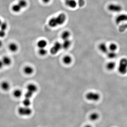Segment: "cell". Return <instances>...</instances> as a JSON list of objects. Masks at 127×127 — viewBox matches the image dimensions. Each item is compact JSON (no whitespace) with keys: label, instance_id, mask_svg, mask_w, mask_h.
<instances>
[{"label":"cell","instance_id":"6da1fadb","mask_svg":"<svg viewBox=\"0 0 127 127\" xmlns=\"http://www.w3.org/2000/svg\"><path fill=\"white\" fill-rule=\"evenodd\" d=\"M67 17L64 13H61L57 16L53 17L48 21V25L52 28H55L63 24L67 20Z\"/></svg>","mask_w":127,"mask_h":127},{"label":"cell","instance_id":"7a4b0ae2","mask_svg":"<svg viewBox=\"0 0 127 127\" xmlns=\"http://www.w3.org/2000/svg\"><path fill=\"white\" fill-rule=\"evenodd\" d=\"M118 70L119 74L125 75L127 73V59L123 58L121 59L119 63Z\"/></svg>","mask_w":127,"mask_h":127},{"label":"cell","instance_id":"3957f363","mask_svg":"<svg viewBox=\"0 0 127 127\" xmlns=\"http://www.w3.org/2000/svg\"><path fill=\"white\" fill-rule=\"evenodd\" d=\"M107 8L110 12L113 13H120L123 10V7L121 5L117 4H110Z\"/></svg>","mask_w":127,"mask_h":127},{"label":"cell","instance_id":"277c9868","mask_svg":"<svg viewBox=\"0 0 127 127\" xmlns=\"http://www.w3.org/2000/svg\"><path fill=\"white\" fill-rule=\"evenodd\" d=\"M18 112L20 115L22 116H29L32 113V110L30 107H20L18 110Z\"/></svg>","mask_w":127,"mask_h":127},{"label":"cell","instance_id":"5b68a950","mask_svg":"<svg viewBox=\"0 0 127 127\" xmlns=\"http://www.w3.org/2000/svg\"><path fill=\"white\" fill-rule=\"evenodd\" d=\"M85 97L88 100L91 101H97L100 100V95L98 93L94 92H90L87 93Z\"/></svg>","mask_w":127,"mask_h":127},{"label":"cell","instance_id":"8992f818","mask_svg":"<svg viewBox=\"0 0 127 127\" xmlns=\"http://www.w3.org/2000/svg\"><path fill=\"white\" fill-rule=\"evenodd\" d=\"M61 48H62L61 43L59 42H56L51 48L50 52L51 54L55 55L60 51Z\"/></svg>","mask_w":127,"mask_h":127},{"label":"cell","instance_id":"52a82bcc","mask_svg":"<svg viewBox=\"0 0 127 127\" xmlns=\"http://www.w3.org/2000/svg\"><path fill=\"white\" fill-rule=\"evenodd\" d=\"M127 21V14H120L116 17L115 22L117 24H119L123 22Z\"/></svg>","mask_w":127,"mask_h":127},{"label":"cell","instance_id":"ba28073f","mask_svg":"<svg viewBox=\"0 0 127 127\" xmlns=\"http://www.w3.org/2000/svg\"><path fill=\"white\" fill-rule=\"evenodd\" d=\"M65 4L68 7L74 8L77 7V3L76 0H65Z\"/></svg>","mask_w":127,"mask_h":127},{"label":"cell","instance_id":"9c48e42d","mask_svg":"<svg viewBox=\"0 0 127 127\" xmlns=\"http://www.w3.org/2000/svg\"><path fill=\"white\" fill-rule=\"evenodd\" d=\"M27 88V91L34 94L37 91L38 89L37 86L36 85L32 83L28 84Z\"/></svg>","mask_w":127,"mask_h":127},{"label":"cell","instance_id":"30bf717a","mask_svg":"<svg viewBox=\"0 0 127 127\" xmlns=\"http://www.w3.org/2000/svg\"><path fill=\"white\" fill-rule=\"evenodd\" d=\"M98 48L101 52L104 53H107L109 51L108 47L105 43H101L98 46Z\"/></svg>","mask_w":127,"mask_h":127},{"label":"cell","instance_id":"8fae6325","mask_svg":"<svg viewBox=\"0 0 127 127\" xmlns=\"http://www.w3.org/2000/svg\"><path fill=\"white\" fill-rule=\"evenodd\" d=\"M1 89L5 91L9 90L10 88L11 85L10 83L7 81L3 82L1 84Z\"/></svg>","mask_w":127,"mask_h":127},{"label":"cell","instance_id":"7c38bea8","mask_svg":"<svg viewBox=\"0 0 127 127\" xmlns=\"http://www.w3.org/2000/svg\"><path fill=\"white\" fill-rule=\"evenodd\" d=\"M71 44L72 42L69 39L63 40V42L61 44L62 48L64 50H67L71 46Z\"/></svg>","mask_w":127,"mask_h":127},{"label":"cell","instance_id":"4fadbf2b","mask_svg":"<svg viewBox=\"0 0 127 127\" xmlns=\"http://www.w3.org/2000/svg\"><path fill=\"white\" fill-rule=\"evenodd\" d=\"M71 33L68 30L64 31L61 35V37L63 40L69 39L70 37Z\"/></svg>","mask_w":127,"mask_h":127},{"label":"cell","instance_id":"5bb4252c","mask_svg":"<svg viewBox=\"0 0 127 127\" xmlns=\"http://www.w3.org/2000/svg\"><path fill=\"white\" fill-rule=\"evenodd\" d=\"M4 66H9L12 63V60L11 58L7 56H5L2 59Z\"/></svg>","mask_w":127,"mask_h":127},{"label":"cell","instance_id":"9a60e30c","mask_svg":"<svg viewBox=\"0 0 127 127\" xmlns=\"http://www.w3.org/2000/svg\"><path fill=\"white\" fill-rule=\"evenodd\" d=\"M24 72L25 74L27 75H31L34 72V69L32 67L30 66L25 67L23 69Z\"/></svg>","mask_w":127,"mask_h":127},{"label":"cell","instance_id":"2e32d148","mask_svg":"<svg viewBox=\"0 0 127 127\" xmlns=\"http://www.w3.org/2000/svg\"><path fill=\"white\" fill-rule=\"evenodd\" d=\"M116 63L114 61H110L107 64L106 68L109 71H112L116 67Z\"/></svg>","mask_w":127,"mask_h":127},{"label":"cell","instance_id":"e0dca14e","mask_svg":"<svg viewBox=\"0 0 127 127\" xmlns=\"http://www.w3.org/2000/svg\"><path fill=\"white\" fill-rule=\"evenodd\" d=\"M47 45V42L46 40H40L37 43V46L39 48H45Z\"/></svg>","mask_w":127,"mask_h":127},{"label":"cell","instance_id":"ac0fdd59","mask_svg":"<svg viewBox=\"0 0 127 127\" xmlns=\"http://www.w3.org/2000/svg\"><path fill=\"white\" fill-rule=\"evenodd\" d=\"M8 48L11 51L15 52L17 51L18 47V46L16 44L14 43H12L9 45Z\"/></svg>","mask_w":127,"mask_h":127},{"label":"cell","instance_id":"d6986e66","mask_svg":"<svg viewBox=\"0 0 127 127\" xmlns=\"http://www.w3.org/2000/svg\"><path fill=\"white\" fill-rule=\"evenodd\" d=\"M72 59L71 57L69 55L65 56L63 59L64 63L65 65H69L72 63Z\"/></svg>","mask_w":127,"mask_h":127},{"label":"cell","instance_id":"ffe728a7","mask_svg":"<svg viewBox=\"0 0 127 127\" xmlns=\"http://www.w3.org/2000/svg\"><path fill=\"white\" fill-rule=\"evenodd\" d=\"M106 54L107 57L110 59H114L117 57V54L116 53V52L109 51Z\"/></svg>","mask_w":127,"mask_h":127},{"label":"cell","instance_id":"44dd1931","mask_svg":"<svg viewBox=\"0 0 127 127\" xmlns=\"http://www.w3.org/2000/svg\"><path fill=\"white\" fill-rule=\"evenodd\" d=\"M99 118V115L97 113H93L89 116V119L91 121H95L97 120Z\"/></svg>","mask_w":127,"mask_h":127},{"label":"cell","instance_id":"7402d4cb","mask_svg":"<svg viewBox=\"0 0 127 127\" xmlns=\"http://www.w3.org/2000/svg\"><path fill=\"white\" fill-rule=\"evenodd\" d=\"M22 94H23V93H22V91L19 89L15 90L13 92L14 97L17 98L21 97Z\"/></svg>","mask_w":127,"mask_h":127},{"label":"cell","instance_id":"603a6c76","mask_svg":"<svg viewBox=\"0 0 127 127\" xmlns=\"http://www.w3.org/2000/svg\"><path fill=\"white\" fill-rule=\"evenodd\" d=\"M108 48L109 51L116 52L118 48V46L116 44L114 43H111L108 47Z\"/></svg>","mask_w":127,"mask_h":127},{"label":"cell","instance_id":"cb8c5ba5","mask_svg":"<svg viewBox=\"0 0 127 127\" xmlns=\"http://www.w3.org/2000/svg\"><path fill=\"white\" fill-rule=\"evenodd\" d=\"M22 9L18 4H16L13 5L12 9L14 12L15 13H19Z\"/></svg>","mask_w":127,"mask_h":127},{"label":"cell","instance_id":"d4e9b609","mask_svg":"<svg viewBox=\"0 0 127 127\" xmlns=\"http://www.w3.org/2000/svg\"><path fill=\"white\" fill-rule=\"evenodd\" d=\"M18 4L22 8H24L27 5V3L25 0H20L18 1Z\"/></svg>","mask_w":127,"mask_h":127},{"label":"cell","instance_id":"484cf974","mask_svg":"<svg viewBox=\"0 0 127 127\" xmlns=\"http://www.w3.org/2000/svg\"><path fill=\"white\" fill-rule=\"evenodd\" d=\"M23 104L24 106L30 107V105L31 104V102L30 99L25 98L23 100Z\"/></svg>","mask_w":127,"mask_h":127},{"label":"cell","instance_id":"4316f807","mask_svg":"<svg viewBox=\"0 0 127 127\" xmlns=\"http://www.w3.org/2000/svg\"><path fill=\"white\" fill-rule=\"evenodd\" d=\"M38 53L41 56H45L46 55L47 53V51L45 48H39L38 51Z\"/></svg>","mask_w":127,"mask_h":127},{"label":"cell","instance_id":"83f0119b","mask_svg":"<svg viewBox=\"0 0 127 127\" xmlns=\"http://www.w3.org/2000/svg\"><path fill=\"white\" fill-rule=\"evenodd\" d=\"M33 94H34L31 93V92L27 91V92L25 93V94H24V97H25V98L30 99L33 97Z\"/></svg>","mask_w":127,"mask_h":127},{"label":"cell","instance_id":"f1b7e54d","mask_svg":"<svg viewBox=\"0 0 127 127\" xmlns=\"http://www.w3.org/2000/svg\"><path fill=\"white\" fill-rule=\"evenodd\" d=\"M0 28L1 30L5 31L7 28V24L6 22H2L1 24L0 25Z\"/></svg>","mask_w":127,"mask_h":127},{"label":"cell","instance_id":"f546056e","mask_svg":"<svg viewBox=\"0 0 127 127\" xmlns=\"http://www.w3.org/2000/svg\"><path fill=\"white\" fill-rule=\"evenodd\" d=\"M5 31L3 30H0V37H4L5 35Z\"/></svg>","mask_w":127,"mask_h":127},{"label":"cell","instance_id":"4dcf8cb0","mask_svg":"<svg viewBox=\"0 0 127 127\" xmlns=\"http://www.w3.org/2000/svg\"><path fill=\"white\" fill-rule=\"evenodd\" d=\"M79 4V6H81V7L83 6L85 4L84 0H79L78 3H77V4Z\"/></svg>","mask_w":127,"mask_h":127},{"label":"cell","instance_id":"1f68e13d","mask_svg":"<svg viewBox=\"0 0 127 127\" xmlns=\"http://www.w3.org/2000/svg\"><path fill=\"white\" fill-rule=\"evenodd\" d=\"M4 67V65L2 60H0V69H2Z\"/></svg>","mask_w":127,"mask_h":127},{"label":"cell","instance_id":"d6a6232c","mask_svg":"<svg viewBox=\"0 0 127 127\" xmlns=\"http://www.w3.org/2000/svg\"><path fill=\"white\" fill-rule=\"evenodd\" d=\"M42 2L45 4H48L50 2L51 0H42Z\"/></svg>","mask_w":127,"mask_h":127},{"label":"cell","instance_id":"836d02e7","mask_svg":"<svg viewBox=\"0 0 127 127\" xmlns=\"http://www.w3.org/2000/svg\"><path fill=\"white\" fill-rule=\"evenodd\" d=\"M2 45H3V42L1 40H0V47L2 46Z\"/></svg>","mask_w":127,"mask_h":127},{"label":"cell","instance_id":"e575fe53","mask_svg":"<svg viewBox=\"0 0 127 127\" xmlns=\"http://www.w3.org/2000/svg\"><path fill=\"white\" fill-rule=\"evenodd\" d=\"M84 127H93L90 125H85Z\"/></svg>","mask_w":127,"mask_h":127},{"label":"cell","instance_id":"d590c367","mask_svg":"<svg viewBox=\"0 0 127 127\" xmlns=\"http://www.w3.org/2000/svg\"><path fill=\"white\" fill-rule=\"evenodd\" d=\"M1 23H2V22H1V20L0 19V25L1 24Z\"/></svg>","mask_w":127,"mask_h":127}]
</instances>
